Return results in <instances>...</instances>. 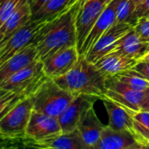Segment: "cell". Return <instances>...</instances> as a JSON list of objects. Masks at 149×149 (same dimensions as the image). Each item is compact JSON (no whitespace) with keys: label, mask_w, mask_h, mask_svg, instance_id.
<instances>
[{"label":"cell","mask_w":149,"mask_h":149,"mask_svg":"<svg viewBox=\"0 0 149 149\" xmlns=\"http://www.w3.org/2000/svg\"><path fill=\"white\" fill-rule=\"evenodd\" d=\"M141 17H149V0H144V2L136 7L134 12L135 24Z\"/></svg>","instance_id":"4316f807"},{"label":"cell","mask_w":149,"mask_h":149,"mask_svg":"<svg viewBox=\"0 0 149 149\" xmlns=\"http://www.w3.org/2000/svg\"><path fill=\"white\" fill-rule=\"evenodd\" d=\"M28 3V0H1L0 25L3 24L10 16Z\"/></svg>","instance_id":"d4e9b609"},{"label":"cell","mask_w":149,"mask_h":149,"mask_svg":"<svg viewBox=\"0 0 149 149\" xmlns=\"http://www.w3.org/2000/svg\"><path fill=\"white\" fill-rule=\"evenodd\" d=\"M75 97L48 79L33 95V110L58 118Z\"/></svg>","instance_id":"277c9868"},{"label":"cell","mask_w":149,"mask_h":149,"mask_svg":"<svg viewBox=\"0 0 149 149\" xmlns=\"http://www.w3.org/2000/svg\"><path fill=\"white\" fill-rule=\"evenodd\" d=\"M134 2L135 5H136V7H137V6L140 5L142 2H144V0H134Z\"/></svg>","instance_id":"836d02e7"},{"label":"cell","mask_w":149,"mask_h":149,"mask_svg":"<svg viewBox=\"0 0 149 149\" xmlns=\"http://www.w3.org/2000/svg\"><path fill=\"white\" fill-rule=\"evenodd\" d=\"M133 28L134 26L128 23L117 22L101 36L92 50L85 56L86 58L95 64L102 57L114 51L118 42Z\"/></svg>","instance_id":"9c48e42d"},{"label":"cell","mask_w":149,"mask_h":149,"mask_svg":"<svg viewBox=\"0 0 149 149\" xmlns=\"http://www.w3.org/2000/svg\"><path fill=\"white\" fill-rule=\"evenodd\" d=\"M133 70L139 72L144 79L149 81V62L145 60H139Z\"/></svg>","instance_id":"83f0119b"},{"label":"cell","mask_w":149,"mask_h":149,"mask_svg":"<svg viewBox=\"0 0 149 149\" xmlns=\"http://www.w3.org/2000/svg\"><path fill=\"white\" fill-rule=\"evenodd\" d=\"M113 78L137 91L145 92L149 88L148 80L144 79L139 72L133 69L117 74L113 76Z\"/></svg>","instance_id":"603a6c76"},{"label":"cell","mask_w":149,"mask_h":149,"mask_svg":"<svg viewBox=\"0 0 149 149\" xmlns=\"http://www.w3.org/2000/svg\"><path fill=\"white\" fill-rule=\"evenodd\" d=\"M36 0H28V2H29V4H30V6H31L33 3H34V2H35Z\"/></svg>","instance_id":"e575fe53"},{"label":"cell","mask_w":149,"mask_h":149,"mask_svg":"<svg viewBox=\"0 0 149 149\" xmlns=\"http://www.w3.org/2000/svg\"><path fill=\"white\" fill-rule=\"evenodd\" d=\"M33 96L16 105L0 119V134L4 137L25 135L33 111Z\"/></svg>","instance_id":"8992f818"},{"label":"cell","mask_w":149,"mask_h":149,"mask_svg":"<svg viewBox=\"0 0 149 149\" xmlns=\"http://www.w3.org/2000/svg\"><path fill=\"white\" fill-rule=\"evenodd\" d=\"M141 60H145V61H147V62H149V52H148Z\"/></svg>","instance_id":"d6a6232c"},{"label":"cell","mask_w":149,"mask_h":149,"mask_svg":"<svg viewBox=\"0 0 149 149\" xmlns=\"http://www.w3.org/2000/svg\"><path fill=\"white\" fill-rule=\"evenodd\" d=\"M134 30L145 42H149V17H141L134 25Z\"/></svg>","instance_id":"484cf974"},{"label":"cell","mask_w":149,"mask_h":149,"mask_svg":"<svg viewBox=\"0 0 149 149\" xmlns=\"http://www.w3.org/2000/svg\"><path fill=\"white\" fill-rule=\"evenodd\" d=\"M144 95L145 92L134 90L113 77L107 79V91L104 97L125 108L140 111Z\"/></svg>","instance_id":"ba28073f"},{"label":"cell","mask_w":149,"mask_h":149,"mask_svg":"<svg viewBox=\"0 0 149 149\" xmlns=\"http://www.w3.org/2000/svg\"><path fill=\"white\" fill-rule=\"evenodd\" d=\"M84 0H73L62 12L50 18L34 40L40 60L57 52L77 46L76 20Z\"/></svg>","instance_id":"6da1fadb"},{"label":"cell","mask_w":149,"mask_h":149,"mask_svg":"<svg viewBox=\"0 0 149 149\" xmlns=\"http://www.w3.org/2000/svg\"><path fill=\"white\" fill-rule=\"evenodd\" d=\"M48 79L44 72L43 61L38 59L0 83V115L32 97Z\"/></svg>","instance_id":"7a4b0ae2"},{"label":"cell","mask_w":149,"mask_h":149,"mask_svg":"<svg viewBox=\"0 0 149 149\" xmlns=\"http://www.w3.org/2000/svg\"><path fill=\"white\" fill-rule=\"evenodd\" d=\"M98 100L100 98L93 95L80 94L76 96L58 118L62 133L68 134L76 131L83 116L90 108L93 107Z\"/></svg>","instance_id":"52a82bcc"},{"label":"cell","mask_w":149,"mask_h":149,"mask_svg":"<svg viewBox=\"0 0 149 149\" xmlns=\"http://www.w3.org/2000/svg\"><path fill=\"white\" fill-rule=\"evenodd\" d=\"M111 1H113V0H104V2L107 3V4H108V3H111Z\"/></svg>","instance_id":"d590c367"},{"label":"cell","mask_w":149,"mask_h":149,"mask_svg":"<svg viewBox=\"0 0 149 149\" xmlns=\"http://www.w3.org/2000/svg\"><path fill=\"white\" fill-rule=\"evenodd\" d=\"M117 2V22L135 24L134 12L136 5L134 0H116Z\"/></svg>","instance_id":"cb8c5ba5"},{"label":"cell","mask_w":149,"mask_h":149,"mask_svg":"<svg viewBox=\"0 0 149 149\" xmlns=\"http://www.w3.org/2000/svg\"><path fill=\"white\" fill-rule=\"evenodd\" d=\"M140 111H144V112H149V88L145 91V95L144 99L141 103V110Z\"/></svg>","instance_id":"f546056e"},{"label":"cell","mask_w":149,"mask_h":149,"mask_svg":"<svg viewBox=\"0 0 149 149\" xmlns=\"http://www.w3.org/2000/svg\"><path fill=\"white\" fill-rule=\"evenodd\" d=\"M51 0H36L34 2V3L31 6V14H35L36 12H38L42 7H44L48 2H50Z\"/></svg>","instance_id":"f1b7e54d"},{"label":"cell","mask_w":149,"mask_h":149,"mask_svg":"<svg viewBox=\"0 0 149 149\" xmlns=\"http://www.w3.org/2000/svg\"><path fill=\"white\" fill-rule=\"evenodd\" d=\"M107 79L95 64L80 55L78 62L66 74L53 80L61 88L75 96L93 95L101 100L107 91Z\"/></svg>","instance_id":"3957f363"},{"label":"cell","mask_w":149,"mask_h":149,"mask_svg":"<svg viewBox=\"0 0 149 149\" xmlns=\"http://www.w3.org/2000/svg\"><path fill=\"white\" fill-rule=\"evenodd\" d=\"M31 145L37 149H86L77 131L61 133L39 141L32 139Z\"/></svg>","instance_id":"2e32d148"},{"label":"cell","mask_w":149,"mask_h":149,"mask_svg":"<svg viewBox=\"0 0 149 149\" xmlns=\"http://www.w3.org/2000/svg\"><path fill=\"white\" fill-rule=\"evenodd\" d=\"M79 56L77 46L60 50L43 60L44 72L52 79L62 77L75 65Z\"/></svg>","instance_id":"30bf717a"},{"label":"cell","mask_w":149,"mask_h":149,"mask_svg":"<svg viewBox=\"0 0 149 149\" xmlns=\"http://www.w3.org/2000/svg\"><path fill=\"white\" fill-rule=\"evenodd\" d=\"M138 60L124 55L119 51H113L99 59L95 65L107 77H113L126 71L132 70Z\"/></svg>","instance_id":"9a60e30c"},{"label":"cell","mask_w":149,"mask_h":149,"mask_svg":"<svg viewBox=\"0 0 149 149\" xmlns=\"http://www.w3.org/2000/svg\"><path fill=\"white\" fill-rule=\"evenodd\" d=\"M101 100L108 116L107 126L113 130L128 132L133 134V120L127 110L106 97H103Z\"/></svg>","instance_id":"e0dca14e"},{"label":"cell","mask_w":149,"mask_h":149,"mask_svg":"<svg viewBox=\"0 0 149 149\" xmlns=\"http://www.w3.org/2000/svg\"><path fill=\"white\" fill-rule=\"evenodd\" d=\"M126 149H149V144L135 142L134 144L131 145L130 147L127 148Z\"/></svg>","instance_id":"4dcf8cb0"},{"label":"cell","mask_w":149,"mask_h":149,"mask_svg":"<svg viewBox=\"0 0 149 149\" xmlns=\"http://www.w3.org/2000/svg\"><path fill=\"white\" fill-rule=\"evenodd\" d=\"M73 0H51L38 12L32 15L33 20L49 19L62 12Z\"/></svg>","instance_id":"7402d4cb"},{"label":"cell","mask_w":149,"mask_h":149,"mask_svg":"<svg viewBox=\"0 0 149 149\" xmlns=\"http://www.w3.org/2000/svg\"><path fill=\"white\" fill-rule=\"evenodd\" d=\"M31 17V10L28 3L11 16H10L6 21L0 25V42H4L15 31L24 26L28 21H30Z\"/></svg>","instance_id":"ffe728a7"},{"label":"cell","mask_w":149,"mask_h":149,"mask_svg":"<svg viewBox=\"0 0 149 149\" xmlns=\"http://www.w3.org/2000/svg\"><path fill=\"white\" fill-rule=\"evenodd\" d=\"M117 2L116 0L111 1L110 3L105 8L99 19L95 23L93 28L84 42L82 48L79 51V55L86 56L101 38V36L117 23Z\"/></svg>","instance_id":"7c38bea8"},{"label":"cell","mask_w":149,"mask_h":149,"mask_svg":"<svg viewBox=\"0 0 149 149\" xmlns=\"http://www.w3.org/2000/svg\"><path fill=\"white\" fill-rule=\"evenodd\" d=\"M49 21L50 18L45 20H33L31 18L24 26L15 31L9 38L1 43L0 65L3 64L27 45L33 44L39 31Z\"/></svg>","instance_id":"5b68a950"},{"label":"cell","mask_w":149,"mask_h":149,"mask_svg":"<svg viewBox=\"0 0 149 149\" xmlns=\"http://www.w3.org/2000/svg\"><path fill=\"white\" fill-rule=\"evenodd\" d=\"M19 149H37V148H33L31 147L30 145V140H29V137L27 135L24 136V141H23V145L22 147L20 148Z\"/></svg>","instance_id":"1f68e13d"},{"label":"cell","mask_w":149,"mask_h":149,"mask_svg":"<svg viewBox=\"0 0 149 149\" xmlns=\"http://www.w3.org/2000/svg\"><path fill=\"white\" fill-rule=\"evenodd\" d=\"M61 133V127L57 117L32 111L25 132L27 136L39 141Z\"/></svg>","instance_id":"8fae6325"},{"label":"cell","mask_w":149,"mask_h":149,"mask_svg":"<svg viewBox=\"0 0 149 149\" xmlns=\"http://www.w3.org/2000/svg\"><path fill=\"white\" fill-rule=\"evenodd\" d=\"M135 142L132 134L113 130L107 125L98 143L90 149H126Z\"/></svg>","instance_id":"d6986e66"},{"label":"cell","mask_w":149,"mask_h":149,"mask_svg":"<svg viewBox=\"0 0 149 149\" xmlns=\"http://www.w3.org/2000/svg\"><path fill=\"white\" fill-rule=\"evenodd\" d=\"M106 126L99 119L93 107L90 108L81 119L77 132L86 149L92 148L100 141Z\"/></svg>","instance_id":"5bb4252c"},{"label":"cell","mask_w":149,"mask_h":149,"mask_svg":"<svg viewBox=\"0 0 149 149\" xmlns=\"http://www.w3.org/2000/svg\"><path fill=\"white\" fill-rule=\"evenodd\" d=\"M125 109L127 110L132 117L133 134L136 141L149 144V112Z\"/></svg>","instance_id":"44dd1931"},{"label":"cell","mask_w":149,"mask_h":149,"mask_svg":"<svg viewBox=\"0 0 149 149\" xmlns=\"http://www.w3.org/2000/svg\"><path fill=\"white\" fill-rule=\"evenodd\" d=\"M38 59V51L36 45L31 44L27 45L0 65V83Z\"/></svg>","instance_id":"4fadbf2b"},{"label":"cell","mask_w":149,"mask_h":149,"mask_svg":"<svg viewBox=\"0 0 149 149\" xmlns=\"http://www.w3.org/2000/svg\"><path fill=\"white\" fill-rule=\"evenodd\" d=\"M115 50L139 61L149 52V42L143 41L133 28L118 42Z\"/></svg>","instance_id":"ac0fdd59"}]
</instances>
